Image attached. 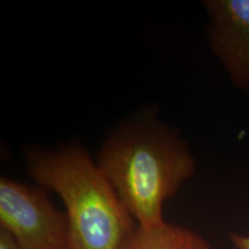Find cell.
Segmentation results:
<instances>
[{
  "label": "cell",
  "mask_w": 249,
  "mask_h": 249,
  "mask_svg": "<svg viewBox=\"0 0 249 249\" xmlns=\"http://www.w3.org/2000/svg\"><path fill=\"white\" fill-rule=\"evenodd\" d=\"M96 163L142 229L165 223L164 203L196 170L186 142L151 112L136 114L114 127Z\"/></svg>",
  "instance_id": "1"
},
{
  "label": "cell",
  "mask_w": 249,
  "mask_h": 249,
  "mask_svg": "<svg viewBox=\"0 0 249 249\" xmlns=\"http://www.w3.org/2000/svg\"><path fill=\"white\" fill-rule=\"evenodd\" d=\"M0 230L21 249H70L66 213L55 209L44 188L4 177L0 179Z\"/></svg>",
  "instance_id": "3"
},
{
  "label": "cell",
  "mask_w": 249,
  "mask_h": 249,
  "mask_svg": "<svg viewBox=\"0 0 249 249\" xmlns=\"http://www.w3.org/2000/svg\"><path fill=\"white\" fill-rule=\"evenodd\" d=\"M26 160L31 178L64 202L70 249H124L138 226L85 148L31 149Z\"/></svg>",
  "instance_id": "2"
},
{
  "label": "cell",
  "mask_w": 249,
  "mask_h": 249,
  "mask_svg": "<svg viewBox=\"0 0 249 249\" xmlns=\"http://www.w3.org/2000/svg\"><path fill=\"white\" fill-rule=\"evenodd\" d=\"M124 249H211V247L197 233L165 222L151 229L136 227Z\"/></svg>",
  "instance_id": "5"
},
{
  "label": "cell",
  "mask_w": 249,
  "mask_h": 249,
  "mask_svg": "<svg viewBox=\"0 0 249 249\" xmlns=\"http://www.w3.org/2000/svg\"><path fill=\"white\" fill-rule=\"evenodd\" d=\"M232 245L235 249H249V235L240 233H231L230 234Z\"/></svg>",
  "instance_id": "6"
},
{
  "label": "cell",
  "mask_w": 249,
  "mask_h": 249,
  "mask_svg": "<svg viewBox=\"0 0 249 249\" xmlns=\"http://www.w3.org/2000/svg\"><path fill=\"white\" fill-rule=\"evenodd\" d=\"M0 249H21L15 240L5 232L4 230H0Z\"/></svg>",
  "instance_id": "7"
},
{
  "label": "cell",
  "mask_w": 249,
  "mask_h": 249,
  "mask_svg": "<svg viewBox=\"0 0 249 249\" xmlns=\"http://www.w3.org/2000/svg\"><path fill=\"white\" fill-rule=\"evenodd\" d=\"M208 43L236 88L249 93V0H207Z\"/></svg>",
  "instance_id": "4"
}]
</instances>
